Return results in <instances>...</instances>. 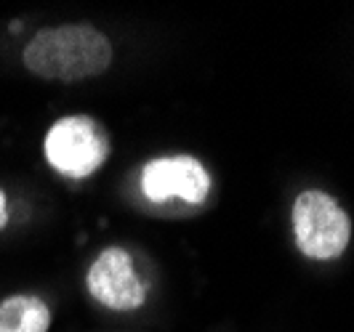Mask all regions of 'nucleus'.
<instances>
[{
	"label": "nucleus",
	"instance_id": "423d86ee",
	"mask_svg": "<svg viewBox=\"0 0 354 332\" xmlns=\"http://www.w3.org/2000/svg\"><path fill=\"white\" fill-rule=\"evenodd\" d=\"M51 309L37 295H11L0 300V332H48Z\"/></svg>",
	"mask_w": 354,
	"mask_h": 332
},
{
	"label": "nucleus",
	"instance_id": "0eeeda50",
	"mask_svg": "<svg viewBox=\"0 0 354 332\" xmlns=\"http://www.w3.org/2000/svg\"><path fill=\"white\" fill-rule=\"evenodd\" d=\"M8 224V199H6V192L0 189V228Z\"/></svg>",
	"mask_w": 354,
	"mask_h": 332
},
{
	"label": "nucleus",
	"instance_id": "f257e3e1",
	"mask_svg": "<svg viewBox=\"0 0 354 332\" xmlns=\"http://www.w3.org/2000/svg\"><path fill=\"white\" fill-rule=\"evenodd\" d=\"M112 43L93 24L43 27L24 48V67L40 80L80 83L109 70Z\"/></svg>",
	"mask_w": 354,
	"mask_h": 332
},
{
	"label": "nucleus",
	"instance_id": "f03ea898",
	"mask_svg": "<svg viewBox=\"0 0 354 332\" xmlns=\"http://www.w3.org/2000/svg\"><path fill=\"white\" fill-rule=\"evenodd\" d=\"M293 234L306 258L333 261L352 240V221L330 194L309 189L293 202Z\"/></svg>",
	"mask_w": 354,
	"mask_h": 332
},
{
	"label": "nucleus",
	"instance_id": "7ed1b4c3",
	"mask_svg": "<svg viewBox=\"0 0 354 332\" xmlns=\"http://www.w3.org/2000/svg\"><path fill=\"white\" fill-rule=\"evenodd\" d=\"M109 157L104 125L88 115H67L56 120L46 136V159L67 178H88Z\"/></svg>",
	"mask_w": 354,
	"mask_h": 332
},
{
	"label": "nucleus",
	"instance_id": "39448f33",
	"mask_svg": "<svg viewBox=\"0 0 354 332\" xmlns=\"http://www.w3.org/2000/svg\"><path fill=\"white\" fill-rule=\"evenodd\" d=\"M142 189L152 202L181 199L197 205L211 192L208 170L189 155L149 159L142 170Z\"/></svg>",
	"mask_w": 354,
	"mask_h": 332
},
{
	"label": "nucleus",
	"instance_id": "20e7f679",
	"mask_svg": "<svg viewBox=\"0 0 354 332\" xmlns=\"http://www.w3.org/2000/svg\"><path fill=\"white\" fill-rule=\"evenodd\" d=\"M86 284L91 295L112 311H136L147 300V287L139 280L128 250L118 245L106 247L96 255Z\"/></svg>",
	"mask_w": 354,
	"mask_h": 332
}]
</instances>
